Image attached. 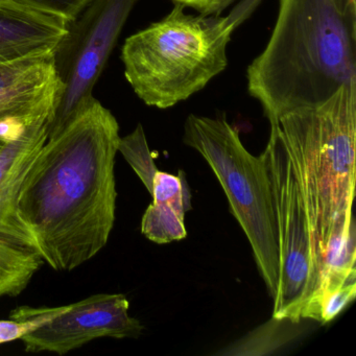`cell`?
Returning a JSON list of instances; mask_svg holds the SVG:
<instances>
[{
	"label": "cell",
	"instance_id": "cell-1",
	"mask_svg": "<svg viewBox=\"0 0 356 356\" xmlns=\"http://www.w3.org/2000/svg\"><path fill=\"white\" fill-rule=\"evenodd\" d=\"M120 124L93 99L47 136L20 185L18 211L45 264L72 272L97 256L115 222Z\"/></svg>",
	"mask_w": 356,
	"mask_h": 356
},
{
	"label": "cell",
	"instance_id": "cell-2",
	"mask_svg": "<svg viewBox=\"0 0 356 356\" xmlns=\"http://www.w3.org/2000/svg\"><path fill=\"white\" fill-rule=\"evenodd\" d=\"M247 80L270 126L356 82V0H279L274 30Z\"/></svg>",
	"mask_w": 356,
	"mask_h": 356
},
{
	"label": "cell",
	"instance_id": "cell-3",
	"mask_svg": "<svg viewBox=\"0 0 356 356\" xmlns=\"http://www.w3.org/2000/svg\"><path fill=\"white\" fill-rule=\"evenodd\" d=\"M270 128L284 141L299 183L321 283L329 243L355 236L356 82L320 105L281 114Z\"/></svg>",
	"mask_w": 356,
	"mask_h": 356
},
{
	"label": "cell",
	"instance_id": "cell-4",
	"mask_svg": "<svg viewBox=\"0 0 356 356\" xmlns=\"http://www.w3.org/2000/svg\"><path fill=\"white\" fill-rule=\"evenodd\" d=\"M182 5L124 41V76L149 107L168 109L207 86L228 66L235 29L228 16L191 15Z\"/></svg>",
	"mask_w": 356,
	"mask_h": 356
},
{
	"label": "cell",
	"instance_id": "cell-5",
	"mask_svg": "<svg viewBox=\"0 0 356 356\" xmlns=\"http://www.w3.org/2000/svg\"><path fill=\"white\" fill-rule=\"evenodd\" d=\"M183 141L201 154L218 178L274 300L280 268L272 186L264 155L256 157L248 152L238 131L225 118L191 114L185 122Z\"/></svg>",
	"mask_w": 356,
	"mask_h": 356
},
{
	"label": "cell",
	"instance_id": "cell-6",
	"mask_svg": "<svg viewBox=\"0 0 356 356\" xmlns=\"http://www.w3.org/2000/svg\"><path fill=\"white\" fill-rule=\"evenodd\" d=\"M262 155L272 186L280 268L273 318L297 324L320 289L307 214L289 152L275 128Z\"/></svg>",
	"mask_w": 356,
	"mask_h": 356
},
{
	"label": "cell",
	"instance_id": "cell-7",
	"mask_svg": "<svg viewBox=\"0 0 356 356\" xmlns=\"http://www.w3.org/2000/svg\"><path fill=\"white\" fill-rule=\"evenodd\" d=\"M138 0H92L67 24L54 53L63 86L49 134L63 128L95 99L92 91Z\"/></svg>",
	"mask_w": 356,
	"mask_h": 356
},
{
	"label": "cell",
	"instance_id": "cell-8",
	"mask_svg": "<svg viewBox=\"0 0 356 356\" xmlns=\"http://www.w3.org/2000/svg\"><path fill=\"white\" fill-rule=\"evenodd\" d=\"M53 118V114L39 118L0 151V299L19 296L45 264L32 231L18 211V195L47 141Z\"/></svg>",
	"mask_w": 356,
	"mask_h": 356
},
{
	"label": "cell",
	"instance_id": "cell-9",
	"mask_svg": "<svg viewBox=\"0 0 356 356\" xmlns=\"http://www.w3.org/2000/svg\"><path fill=\"white\" fill-rule=\"evenodd\" d=\"M130 303L122 293L90 296L61 310L22 337L26 352L64 355L99 337L136 339L143 326L129 314Z\"/></svg>",
	"mask_w": 356,
	"mask_h": 356
},
{
	"label": "cell",
	"instance_id": "cell-10",
	"mask_svg": "<svg viewBox=\"0 0 356 356\" xmlns=\"http://www.w3.org/2000/svg\"><path fill=\"white\" fill-rule=\"evenodd\" d=\"M62 92L54 54L0 65V136H16L54 115Z\"/></svg>",
	"mask_w": 356,
	"mask_h": 356
},
{
	"label": "cell",
	"instance_id": "cell-11",
	"mask_svg": "<svg viewBox=\"0 0 356 356\" xmlns=\"http://www.w3.org/2000/svg\"><path fill=\"white\" fill-rule=\"evenodd\" d=\"M67 22L0 0V65L55 53Z\"/></svg>",
	"mask_w": 356,
	"mask_h": 356
},
{
	"label": "cell",
	"instance_id": "cell-12",
	"mask_svg": "<svg viewBox=\"0 0 356 356\" xmlns=\"http://www.w3.org/2000/svg\"><path fill=\"white\" fill-rule=\"evenodd\" d=\"M151 195L153 203L141 220L143 234L159 245L184 239L187 235L185 212L191 209V193L183 172L175 176L158 170Z\"/></svg>",
	"mask_w": 356,
	"mask_h": 356
},
{
	"label": "cell",
	"instance_id": "cell-13",
	"mask_svg": "<svg viewBox=\"0 0 356 356\" xmlns=\"http://www.w3.org/2000/svg\"><path fill=\"white\" fill-rule=\"evenodd\" d=\"M118 152L122 153L137 176L143 181L145 188L152 193L154 178L158 172L153 154L149 151L145 131L140 124L128 136L120 137Z\"/></svg>",
	"mask_w": 356,
	"mask_h": 356
},
{
	"label": "cell",
	"instance_id": "cell-14",
	"mask_svg": "<svg viewBox=\"0 0 356 356\" xmlns=\"http://www.w3.org/2000/svg\"><path fill=\"white\" fill-rule=\"evenodd\" d=\"M59 307L22 306L11 312L10 320L0 321V343L20 339L26 333L38 328L61 310Z\"/></svg>",
	"mask_w": 356,
	"mask_h": 356
},
{
	"label": "cell",
	"instance_id": "cell-15",
	"mask_svg": "<svg viewBox=\"0 0 356 356\" xmlns=\"http://www.w3.org/2000/svg\"><path fill=\"white\" fill-rule=\"evenodd\" d=\"M355 296L356 282L347 283L332 293H327L318 302L312 320L327 324L339 316L355 299Z\"/></svg>",
	"mask_w": 356,
	"mask_h": 356
},
{
	"label": "cell",
	"instance_id": "cell-16",
	"mask_svg": "<svg viewBox=\"0 0 356 356\" xmlns=\"http://www.w3.org/2000/svg\"><path fill=\"white\" fill-rule=\"evenodd\" d=\"M13 3L35 11L57 16L70 22L92 0H11Z\"/></svg>",
	"mask_w": 356,
	"mask_h": 356
},
{
	"label": "cell",
	"instance_id": "cell-17",
	"mask_svg": "<svg viewBox=\"0 0 356 356\" xmlns=\"http://www.w3.org/2000/svg\"><path fill=\"white\" fill-rule=\"evenodd\" d=\"M172 1L175 5L191 8L202 15L220 16L236 0H172Z\"/></svg>",
	"mask_w": 356,
	"mask_h": 356
},
{
	"label": "cell",
	"instance_id": "cell-18",
	"mask_svg": "<svg viewBox=\"0 0 356 356\" xmlns=\"http://www.w3.org/2000/svg\"><path fill=\"white\" fill-rule=\"evenodd\" d=\"M16 136H17V135H16ZM16 136H0V151H1V149H3V147H5L6 145H8V143H10V141L12 140V139L15 138Z\"/></svg>",
	"mask_w": 356,
	"mask_h": 356
}]
</instances>
